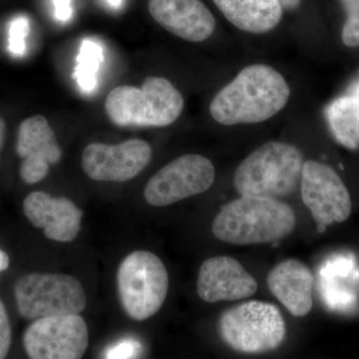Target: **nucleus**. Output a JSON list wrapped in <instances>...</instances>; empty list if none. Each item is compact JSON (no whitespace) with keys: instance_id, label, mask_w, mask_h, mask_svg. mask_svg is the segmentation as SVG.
Segmentation results:
<instances>
[{"instance_id":"6e6552de","label":"nucleus","mask_w":359,"mask_h":359,"mask_svg":"<svg viewBox=\"0 0 359 359\" xmlns=\"http://www.w3.org/2000/svg\"><path fill=\"white\" fill-rule=\"evenodd\" d=\"M302 199L323 233L328 226L344 223L351 216L353 202L339 175L320 161H304L301 177Z\"/></svg>"},{"instance_id":"4be33fe9","label":"nucleus","mask_w":359,"mask_h":359,"mask_svg":"<svg viewBox=\"0 0 359 359\" xmlns=\"http://www.w3.org/2000/svg\"><path fill=\"white\" fill-rule=\"evenodd\" d=\"M142 346L138 340L125 339L108 347L104 358L111 359L135 358L141 353Z\"/></svg>"},{"instance_id":"f8f14e48","label":"nucleus","mask_w":359,"mask_h":359,"mask_svg":"<svg viewBox=\"0 0 359 359\" xmlns=\"http://www.w3.org/2000/svg\"><path fill=\"white\" fill-rule=\"evenodd\" d=\"M16 153L22 159L21 178L30 185L43 180L50 165L60 161L62 150L44 116H32L21 123Z\"/></svg>"},{"instance_id":"1a4fd4ad","label":"nucleus","mask_w":359,"mask_h":359,"mask_svg":"<svg viewBox=\"0 0 359 359\" xmlns=\"http://www.w3.org/2000/svg\"><path fill=\"white\" fill-rule=\"evenodd\" d=\"M215 179L216 170L208 158L199 154L182 155L149 180L144 196L151 205L165 207L205 193Z\"/></svg>"},{"instance_id":"cd10ccee","label":"nucleus","mask_w":359,"mask_h":359,"mask_svg":"<svg viewBox=\"0 0 359 359\" xmlns=\"http://www.w3.org/2000/svg\"><path fill=\"white\" fill-rule=\"evenodd\" d=\"M108 4L113 8L118 9L121 7L122 0H107Z\"/></svg>"},{"instance_id":"7ed1b4c3","label":"nucleus","mask_w":359,"mask_h":359,"mask_svg":"<svg viewBox=\"0 0 359 359\" xmlns=\"http://www.w3.org/2000/svg\"><path fill=\"white\" fill-rule=\"evenodd\" d=\"M185 108L181 92L169 79L149 76L139 87L122 85L111 90L105 112L118 127H167Z\"/></svg>"},{"instance_id":"39448f33","label":"nucleus","mask_w":359,"mask_h":359,"mask_svg":"<svg viewBox=\"0 0 359 359\" xmlns=\"http://www.w3.org/2000/svg\"><path fill=\"white\" fill-rule=\"evenodd\" d=\"M219 334L226 346L244 353H264L282 346L287 334L282 313L269 302L250 301L222 314Z\"/></svg>"},{"instance_id":"2eb2a0df","label":"nucleus","mask_w":359,"mask_h":359,"mask_svg":"<svg viewBox=\"0 0 359 359\" xmlns=\"http://www.w3.org/2000/svg\"><path fill=\"white\" fill-rule=\"evenodd\" d=\"M26 218L43 229L44 235L56 242H72L80 231L83 212L67 198H53L44 192H32L23 202Z\"/></svg>"},{"instance_id":"aec40b11","label":"nucleus","mask_w":359,"mask_h":359,"mask_svg":"<svg viewBox=\"0 0 359 359\" xmlns=\"http://www.w3.org/2000/svg\"><path fill=\"white\" fill-rule=\"evenodd\" d=\"M346 14L341 30L342 43L348 48L359 47V0H337Z\"/></svg>"},{"instance_id":"423d86ee","label":"nucleus","mask_w":359,"mask_h":359,"mask_svg":"<svg viewBox=\"0 0 359 359\" xmlns=\"http://www.w3.org/2000/svg\"><path fill=\"white\" fill-rule=\"evenodd\" d=\"M118 294L125 313L143 321L155 316L165 302L169 276L160 257L148 250H136L125 257L117 273Z\"/></svg>"},{"instance_id":"f257e3e1","label":"nucleus","mask_w":359,"mask_h":359,"mask_svg":"<svg viewBox=\"0 0 359 359\" xmlns=\"http://www.w3.org/2000/svg\"><path fill=\"white\" fill-rule=\"evenodd\" d=\"M289 82L273 66H245L210 103V115L223 126L259 124L280 114L289 103Z\"/></svg>"},{"instance_id":"dca6fc26","label":"nucleus","mask_w":359,"mask_h":359,"mask_svg":"<svg viewBox=\"0 0 359 359\" xmlns=\"http://www.w3.org/2000/svg\"><path fill=\"white\" fill-rule=\"evenodd\" d=\"M266 283L292 316L302 318L311 313L314 278L306 264L294 259L280 262L269 271Z\"/></svg>"},{"instance_id":"f3484780","label":"nucleus","mask_w":359,"mask_h":359,"mask_svg":"<svg viewBox=\"0 0 359 359\" xmlns=\"http://www.w3.org/2000/svg\"><path fill=\"white\" fill-rule=\"evenodd\" d=\"M231 25L241 32L262 35L273 32L283 20L280 0H212Z\"/></svg>"},{"instance_id":"9d476101","label":"nucleus","mask_w":359,"mask_h":359,"mask_svg":"<svg viewBox=\"0 0 359 359\" xmlns=\"http://www.w3.org/2000/svg\"><path fill=\"white\" fill-rule=\"evenodd\" d=\"M23 344L32 359H79L88 347V327L79 314L39 318L26 328Z\"/></svg>"},{"instance_id":"a878e982","label":"nucleus","mask_w":359,"mask_h":359,"mask_svg":"<svg viewBox=\"0 0 359 359\" xmlns=\"http://www.w3.org/2000/svg\"><path fill=\"white\" fill-rule=\"evenodd\" d=\"M9 266V257L7 256L6 252L0 250V273L1 271H6Z\"/></svg>"},{"instance_id":"bb28decb","label":"nucleus","mask_w":359,"mask_h":359,"mask_svg":"<svg viewBox=\"0 0 359 359\" xmlns=\"http://www.w3.org/2000/svg\"><path fill=\"white\" fill-rule=\"evenodd\" d=\"M6 125L4 120L0 117V151L4 147V141H6Z\"/></svg>"},{"instance_id":"4468645a","label":"nucleus","mask_w":359,"mask_h":359,"mask_svg":"<svg viewBox=\"0 0 359 359\" xmlns=\"http://www.w3.org/2000/svg\"><path fill=\"white\" fill-rule=\"evenodd\" d=\"M153 20L168 32L188 42H204L216 32L214 14L202 0H149Z\"/></svg>"},{"instance_id":"ddd939ff","label":"nucleus","mask_w":359,"mask_h":359,"mask_svg":"<svg viewBox=\"0 0 359 359\" xmlns=\"http://www.w3.org/2000/svg\"><path fill=\"white\" fill-rule=\"evenodd\" d=\"M257 290L254 276L233 257H211L201 266L197 292L205 302L240 301L252 297Z\"/></svg>"},{"instance_id":"20e7f679","label":"nucleus","mask_w":359,"mask_h":359,"mask_svg":"<svg viewBox=\"0 0 359 359\" xmlns=\"http://www.w3.org/2000/svg\"><path fill=\"white\" fill-rule=\"evenodd\" d=\"M304 159L297 146L269 141L238 165L233 185L241 196L278 199L294 193L301 183Z\"/></svg>"},{"instance_id":"9b49d317","label":"nucleus","mask_w":359,"mask_h":359,"mask_svg":"<svg viewBox=\"0 0 359 359\" xmlns=\"http://www.w3.org/2000/svg\"><path fill=\"white\" fill-rule=\"evenodd\" d=\"M152 159V148L141 139L117 145L89 144L82 154V168L90 179L98 182H126L135 178Z\"/></svg>"},{"instance_id":"f03ea898","label":"nucleus","mask_w":359,"mask_h":359,"mask_svg":"<svg viewBox=\"0 0 359 359\" xmlns=\"http://www.w3.org/2000/svg\"><path fill=\"white\" fill-rule=\"evenodd\" d=\"M295 224L294 212L280 200L241 196L222 208L212 231L215 237L228 244H268L287 238Z\"/></svg>"},{"instance_id":"b1692460","label":"nucleus","mask_w":359,"mask_h":359,"mask_svg":"<svg viewBox=\"0 0 359 359\" xmlns=\"http://www.w3.org/2000/svg\"><path fill=\"white\" fill-rule=\"evenodd\" d=\"M54 6V15L56 20L66 22L72 18L71 0H52Z\"/></svg>"},{"instance_id":"412c9836","label":"nucleus","mask_w":359,"mask_h":359,"mask_svg":"<svg viewBox=\"0 0 359 359\" xmlns=\"http://www.w3.org/2000/svg\"><path fill=\"white\" fill-rule=\"evenodd\" d=\"M29 32V20L25 16H18L11 21L8 29V50L14 56L25 55V39Z\"/></svg>"},{"instance_id":"6ab92c4d","label":"nucleus","mask_w":359,"mask_h":359,"mask_svg":"<svg viewBox=\"0 0 359 359\" xmlns=\"http://www.w3.org/2000/svg\"><path fill=\"white\" fill-rule=\"evenodd\" d=\"M103 61V50L98 42L85 39L80 45L74 77L85 93H91L97 86V74Z\"/></svg>"},{"instance_id":"0eeeda50","label":"nucleus","mask_w":359,"mask_h":359,"mask_svg":"<svg viewBox=\"0 0 359 359\" xmlns=\"http://www.w3.org/2000/svg\"><path fill=\"white\" fill-rule=\"evenodd\" d=\"M20 316L36 320L47 316L80 314L86 306V294L74 276L60 273H29L14 285Z\"/></svg>"},{"instance_id":"a211bd4d","label":"nucleus","mask_w":359,"mask_h":359,"mask_svg":"<svg viewBox=\"0 0 359 359\" xmlns=\"http://www.w3.org/2000/svg\"><path fill=\"white\" fill-rule=\"evenodd\" d=\"M330 131L340 145L351 150L359 147V97L335 99L327 107Z\"/></svg>"},{"instance_id":"5701e85b","label":"nucleus","mask_w":359,"mask_h":359,"mask_svg":"<svg viewBox=\"0 0 359 359\" xmlns=\"http://www.w3.org/2000/svg\"><path fill=\"white\" fill-rule=\"evenodd\" d=\"M11 327L6 306L0 299V359L6 358L11 346Z\"/></svg>"},{"instance_id":"393cba45","label":"nucleus","mask_w":359,"mask_h":359,"mask_svg":"<svg viewBox=\"0 0 359 359\" xmlns=\"http://www.w3.org/2000/svg\"><path fill=\"white\" fill-rule=\"evenodd\" d=\"M282 4L283 11H289V13H294L301 7L302 0H280Z\"/></svg>"}]
</instances>
